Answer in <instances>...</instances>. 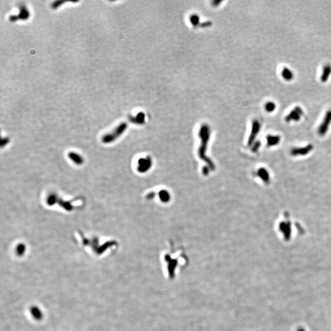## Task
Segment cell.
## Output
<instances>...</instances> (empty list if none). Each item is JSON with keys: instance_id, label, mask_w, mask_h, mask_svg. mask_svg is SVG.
Returning a JSON list of instances; mask_svg holds the SVG:
<instances>
[{"instance_id": "1", "label": "cell", "mask_w": 331, "mask_h": 331, "mask_svg": "<svg viewBox=\"0 0 331 331\" xmlns=\"http://www.w3.org/2000/svg\"><path fill=\"white\" fill-rule=\"evenodd\" d=\"M304 114V112L301 107L295 106L285 117V121L286 122H290L292 121L299 122L301 120L302 116Z\"/></svg>"}, {"instance_id": "9", "label": "cell", "mask_w": 331, "mask_h": 331, "mask_svg": "<svg viewBox=\"0 0 331 331\" xmlns=\"http://www.w3.org/2000/svg\"><path fill=\"white\" fill-rule=\"evenodd\" d=\"M190 22L194 26H197L200 23V17L197 14H192L190 17Z\"/></svg>"}, {"instance_id": "3", "label": "cell", "mask_w": 331, "mask_h": 331, "mask_svg": "<svg viewBox=\"0 0 331 331\" xmlns=\"http://www.w3.org/2000/svg\"><path fill=\"white\" fill-rule=\"evenodd\" d=\"M261 129V124L258 120H254L252 122V128L251 131V134L249 137V143H252L254 139L256 138V136L259 133Z\"/></svg>"}, {"instance_id": "8", "label": "cell", "mask_w": 331, "mask_h": 331, "mask_svg": "<svg viewBox=\"0 0 331 331\" xmlns=\"http://www.w3.org/2000/svg\"><path fill=\"white\" fill-rule=\"evenodd\" d=\"M131 120L137 123H142L145 120V115L143 112H139L135 117H131Z\"/></svg>"}, {"instance_id": "11", "label": "cell", "mask_w": 331, "mask_h": 331, "mask_svg": "<svg viewBox=\"0 0 331 331\" xmlns=\"http://www.w3.org/2000/svg\"><path fill=\"white\" fill-rule=\"evenodd\" d=\"M221 2H221V1H213V2H212V4H213V5H214L215 6H218L217 4H218V3H221Z\"/></svg>"}, {"instance_id": "12", "label": "cell", "mask_w": 331, "mask_h": 331, "mask_svg": "<svg viewBox=\"0 0 331 331\" xmlns=\"http://www.w3.org/2000/svg\"><path fill=\"white\" fill-rule=\"evenodd\" d=\"M297 331H306V330L305 329H304L303 327H299V329H297Z\"/></svg>"}, {"instance_id": "7", "label": "cell", "mask_w": 331, "mask_h": 331, "mask_svg": "<svg viewBox=\"0 0 331 331\" xmlns=\"http://www.w3.org/2000/svg\"><path fill=\"white\" fill-rule=\"evenodd\" d=\"M268 139V144L269 146L275 145L278 144V142L280 141V137L278 136H272V135H269L267 137Z\"/></svg>"}, {"instance_id": "5", "label": "cell", "mask_w": 331, "mask_h": 331, "mask_svg": "<svg viewBox=\"0 0 331 331\" xmlns=\"http://www.w3.org/2000/svg\"><path fill=\"white\" fill-rule=\"evenodd\" d=\"M331 75V64H327L324 65L323 68L322 74L320 77L321 81L323 83L326 82Z\"/></svg>"}, {"instance_id": "4", "label": "cell", "mask_w": 331, "mask_h": 331, "mask_svg": "<svg viewBox=\"0 0 331 331\" xmlns=\"http://www.w3.org/2000/svg\"><path fill=\"white\" fill-rule=\"evenodd\" d=\"M17 16H12L9 18L11 21H15L17 19L26 20L29 17V13L25 6H22L20 8V12Z\"/></svg>"}, {"instance_id": "2", "label": "cell", "mask_w": 331, "mask_h": 331, "mask_svg": "<svg viewBox=\"0 0 331 331\" xmlns=\"http://www.w3.org/2000/svg\"><path fill=\"white\" fill-rule=\"evenodd\" d=\"M331 124V109L328 110L324 117L323 120L320 124L318 132L320 136L325 135L329 128V126Z\"/></svg>"}, {"instance_id": "10", "label": "cell", "mask_w": 331, "mask_h": 331, "mask_svg": "<svg viewBox=\"0 0 331 331\" xmlns=\"http://www.w3.org/2000/svg\"><path fill=\"white\" fill-rule=\"evenodd\" d=\"M264 108L268 112H272L276 109V104L272 101L268 102L264 106Z\"/></svg>"}, {"instance_id": "6", "label": "cell", "mask_w": 331, "mask_h": 331, "mask_svg": "<svg viewBox=\"0 0 331 331\" xmlns=\"http://www.w3.org/2000/svg\"><path fill=\"white\" fill-rule=\"evenodd\" d=\"M281 76L286 81H291L293 80L294 75L293 72L289 68L284 67L281 71Z\"/></svg>"}]
</instances>
